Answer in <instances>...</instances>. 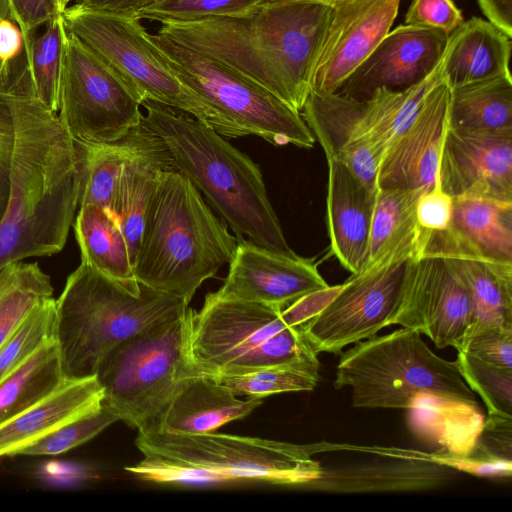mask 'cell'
<instances>
[{"mask_svg": "<svg viewBox=\"0 0 512 512\" xmlns=\"http://www.w3.org/2000/svg\"><path fill=\"white\" fill-rule=\"evenodd\" d=\"M312 261L284 255L249 240L238 241L229 272L215 293L223 298L285 308L300 297L327 287Z\"/></svg>", "mask_w": 512, "mask_h": 512, "instance_id": "19", "label": "cell"}, {"mask_svg": "<svg viewBox=\"0 0 512 512\" xmlns=\"http://www.w3.org/2000/svg\"><path fill=\"white\" fill-rule=\"evenodd\" d=\"M118 420V415L103 402L97 409L28 444L16 455L52 456L67 452L91 440Z\"/></svg>", "mask_w": 512, "mask_h": 512, "instance_id": "41", "label": "cell"}, {"mask_svg": "<svg viewBox=\"0 0 512 512\" xmlns=\"http://www.w3.org/2000/svg\"><path fill=\"white\" fill-rule=\"evenodd\" d=\"M460 374L469 388L480 395L488 414L512 418V368L458 352Z\"/></svg>", "mask_w": 512, "mask_h": 512, "instance_id": "40", "label": "cell"}, {"mask_svg": "<svg viewBox=\"0 0 512 512\" xmlns=\"http://www.w3.org/2000/svg\"><path fill=\"white\" fill-rule=\"evenodd\" d=\"M143 459L125 469L146 481L179 483L265 482L304 487L322 465L312 455L339 450L330 443L294 444L222 433H138Z\"/></svg>", "mask_w": 512, "mask_h": 512, "instance_id": "4", "label": "cell"}, {"mask_svg": "<svg viewBox=\"0 0 512 512\" xmlns=\"http://www.w3.org/2000/svg\"><path fill=\"white\" fill-rule=\"evenodd\" d=\"M300 113L326 159L342 163L369 189L377 191L386 147L375 131L365 101L310 92Z\"/></svg>", "mask_w": 512, "mask_h": 512, "instance_id": "17", "label": "cell"}, {"mask_svg": "<svg viewBox=\"0 0 512 512\" xmlns=\"http://www.w3.org/2000/svg\"><path fill=\"white\" fill-rule=\"evenodd\" d=\"M190 310L120 342L97 368L103 402L138 433L158 430L179 381L199 373L190 356Z\"/></svg>", "mask_w": 512, "mask_h": 512, "instance_id": "9", "label": "cell"}, {"mask_svg": "<svg viewBox=\"0 0 512 512\" xmlns=\"http://www.w3.org/2000/svg\"><path fill=\"white\" fill-rule=\"evenodd\" d=\"M484 416L479 404L472 405L431 395H420L407 409V423L432 453L462 457L473 448Z\"/></svg>", "mask_w": 512, "mask_h": 512, "instance_id": "28", "label": "cell"}, {"mask_svg": "<svg viewBox=\"0 0 512 512\" xmlns=\"http://www.w3.org/2000/svg\"><path fill=\"white\" fill-rule=\"evenodd\" d=\"M417 252L448 261L470 293L473 322L512 324V263L482 257L457 245L444 232L420 231Z\"/></svg>", "mask_w": 512, "mask_h": 512, "instance_id": "23", "label": "cell"}, {"mask_svg": "<svg viewBox=\"0 0 512 512\" xmlns=\"http://www.w3.org/2000/svg\"><path fill=\"white\" fill-rule=\"evenodd\" d=\"M13 14L12 8L8 0H0V20L7 16Z\"/></svg>", "mask_w": 512, "mask_h": 512, "instance_id": "50", "label": "cell"}, {"mask_svg": "<svg viewBox=\"0 0 512 512\" xmlns=\"http://www.w3.org/2000/svg\"><path fill=\"white\" fill-rule=\"evenodd\" d=\"M332 3L261 2L246 12L163 23L159 32L243 75L301 111Z\"/></svg>", "mask_w": 512, "mask_h": 512, "instance_id": "2", "label": "cell"}, {"mask_svg": "<svg viewBox=\"0 0 512 512\" xmlns=\"http://www.w3.org/2000/svg\"><path fill=\"white\" fill-rule=\"evenodd\" d=\"M188 309L181 298L140 282L131 288L81 262L55 299L54 339L66 378L95 376L120 342Z\"/></svg>", "mask_w": 512, "mask_h": 512, "instance_id": "6", "label": "cell"}, {"mask_svg": "<svg viewBox=\"0 0 512 512\" xmlns=\"http://www.w3.org/2000/svg\"><path fill=\"white\" fill-rule=\"evenodd\" d=\"M237 244L193 183L172 169L148 201L134 277L189 304L201 284L231 262Z\"/></svg>", "mask_w": 512, "mask_h": 512, "instance_id": "5", "label": "cell"}, {"mask_svg": "<svg viewBox=\"0 0 512 512\" xmlns=\"http://www.w3.org/2000/svg\"><path fill=\"white\" fill-rule=\"evenodd\" d=\"M377 456L350 464L323 467L318 478L305 485L332 493L413 492L442 487L456 470L434 461L430 453L379 447Z\"/></svg>", "mask_w": 512, "mask_h": 512, "instance_id": "21", "label": "cell"}, {"mask_svg": "<svg viewBox=\"0 0 512 512\" xmlns=\"http://www.w3.org/2000/svg\"><path fill=\"white\" fill-rule=\"evenodd\" d=\"M473 320L470 293L448 261L436 254H414L391 325L416 330L438 348L457 349Z\"/></svg>", "mask_w": 512, "mask_h": 512, "instance_id": "14", "label": "cell"}, {"mask_svg": "<svg viewBox=\"0 0 512 512\" xmlns=\"http://www.w3.org/2000/svg\"><path fill=\"white\" fill-rule=\"evenodd\" d=\"M275 1H290V0H263L262 2H275ZM307 1H320V2H327V3H334L344 0H307Z\"/></svg>", "mask_w": 512, "mask_h": 512, "instance_id": "51", "label": "cell"}, {"mask_svg": "<svg viewBox=\"0 0 512 512\" xmlns=\"http://www.w3.org/2000/svg\"><path fill=\"white\" fill-rule=\"evenodd\" d=\"M448 38L437 29L400 25L389 31L335 93L364 100L380 88L401 91L416 85L440 64Z\"/></svg>", "mask_w": 512, "mask_h": 512, "instance_id": "18", "label": "cell"}, {"mask_svg": "<svg viewBox=\"0 0 512 512\" xmlns=\"http://www.w3.org/2000/svg\"><path fill=\"white\" fill-rule=\"evenodd\" d=\"M416 223L424 232H443L450 228L453 216V198L436 179L433 187L423 191L416 203Z\"/></svg>", "mask_w": 512, "mask_h": 512, "instance_id": "45", "label": "cell"}, {"mask_svg": "<svg viewBox=\"0 0 512 512\" xmlns=\"http://www.w3.org/2000/svg\"><path fill=\"white\" fill-rule=\"evenodd\" d=\"M446 236L482 257L512 263V201L484 197L453 198Z\"/></svg>", "mask_w": 512, "mask_h": 512, "instance_id": "29", "label": "cell"}, {"mask_svg": "<svg viewBox=\"0 0 512 512\" xmlns=\"http://www.w3.org/2000/svg\"><path fill=\"white\" fill-rule=\"evenodd\" d=\"M137 136L138 125L116 142L76 143L81 167L79 206L96 204L113 211L120 177L136 147Z\"/></svg>", "mask_w": 512, "mask_h": 512, "instance_id": "34", "label": "cell"}, {"mask_svg": "<svg viewBox=\"0 0 512 512\" xmlns=\"http://www.w3.org/2000/svg\"><path fill=\"white\" fill-rule=\"evenodd\" d=\"M319 368L316 355L287 364L214 378L237 396L262 399L273 394L312 391L319 382Z\"/></svg>", "mask_w": 512, "mask_h": 512, "instance_id": "37", "label": "cell"}, {"mask_svg": "<svg viewBox=\"0 0 512 512\" xmlns=\"http://www.w3.org/2000/svg\"><path fill=\"white\" fill-rule=\"evenodd\" d=\"M489 22L512 38V0H477Z\"/></svg>", "mask_w": 512, "mask_h": 512, "instance_id": "49", "label": "cell"}, {"mask_svg": "<svg viewBox=\"0 0 512 512\" xmlns=\"http://www.w3.org/2000/svg\"><path fill=\"white\" fill-rule=\"evenodd\" d=\"M66 380L57 343L52 339L0 381V425L54 392Z\"/></svg>", "mask_w": 512, "mask_h": 512, "instance_id": "32", "label": "cell"}, {"mask_svg": "<svg viewBox=\"0 0 512 512\" xmlns=\"http://www.w3.org/2000/svg\"><path fill=\"white\" fill-rule=\"evenodd\" d=\"M437 180L452 198L512 201V128L470 130L448 125Z\"/></svg>", "mask_w": 512, "mask_h": 512, "instance_id": "16", "label": "cell"}, {"mask_svg": "<svg viewBox=\"0 0 512 512\" xmlns=\"http://www.w3.org/2000/svg\"><path fill=\"white\" fill-rule=\"evenodd\" d=\"M151 39L178 80L219 117L228 138L254 135L275 146H314L301 113L262 86L159 31Z\"/></svg>", "mask_w": 512, "mask_h": 512, "instance_id": "10", "label": "cell"}, {"mask_svg": "<svg viewBox=\"0 0 512 512\" xmlns=\"http://www.w3.org/2000/svg\"><path fill=\"white\" fill-rule=\"evenodd\" d=\"M144 121L163 140L178 171L204 195L236 234L284 255L290 248L269 200L259 166L222 135L195 117L144 101Z\"/></svg>", "mask_w": 512, "mask_h": 512, "instance_id": "3", "label": "cell"}, {"mask_svg": "<svg viewBox=\"0 0 512 512\" xmlns=\"http://www.w3.org/2000/svg\"><path fill=\"white\" fill-rule=\"evenodd\" d=\"M401 0L332 3L315 63L311 92L334 94L389 33Z\"/></svg>", "mask_w": 512, "mask_h": 512, "instance_id": "15", "label": "cell"}, {"mask_svg": "<svg viewBox=\"0 0 512 512\" xmlns=\"http://www.w3.org/2000/svg\"><path fill=\"white\" fill-rule=\"evenodd\" d=\"M71 1H77V0H61V3H62V8H66L67 5L71 2Z\"/></svg>", "mask_w": 512, "mask_h": 512, "instance_id": "52", "label": "cell"}, {"mask_svg": "<svg viewBox=\"0 0 512 512\" xmlns=\"http://www.w3.org/2000/svg\"><path fill=\"white\" fill-rule=\"evenodd\" d=\"M511 37L489 21H463L448 38L443 57L444 81L450 87L511 74Z\"/></svg>", "mask_w": 512, "mask_h": 512, "instance_id": "27", "label": "cell"}, {"mask_svg": "<svg viewBox=\"0 0 512 512\" xmlns=\"http://www.w3.org/2000/svg\"><path fill=\"white\" fill-rule=\"evenodd\" d=\"M326 224L333 255L351 274L365 265L377 191L346 166L327 159Z\"/></svg>", "mask_w": 512, "mask_h": 512, "instance_id": "22", "label": "cell"}, {"mask_svg": "<svg viewBox=\"0 0 512 512\" xmlns=\"http://www.w3.org/2000/svg\"><path fill=\"white\" fill-rule=\"evenodd\" d=\"M450 87L442 81L387 148L378 171L379 188L427 190L436 182L449 123Z\"/></svg>", "mask_w": 512, "mask_h": 512, "instance_id": "20", "label": "cell"}, {"mask_svg": "<svg viewBox=\"0 0 512 512\" xmlns=\"http://www.w3.org/2000/svg\"><path fill=\"white\" fill-rule=\"evenodd\" d=\"M9 91L15 142L9 198L0 221V269L63 249L81 184L76 142L58 114L35 96L27 63L14 75Z\"/></svg>", "mask_w": 512, "mask_h": 512, "instance_id": "1", "label": "cell"}, {"mask_svg": "<svg viewBox=\"0 0 512 512\" xmlns=\"http://www.w3.org/2000/svg\"><path fill=\"white\" fill-rule=\"evenodd\" d=\"M15 18L23 31L25 50L32 40V32L60 14L61 0H8Z\"/></svg>", "mask_w": 512, "mask_h": 512, "instance_id": "47", "label": "cell"}, {"mask_svg": "<svg viewBox=\"0 0 512 512\" xmlns=\"http://www.w3.org/2000/svg\"><path fill=\"white\" fill-rule=\"evenodd\" d=\"M423 191L425 190L409 188L377 190L368 255L362 269L398 257L414 255L419 236L416 203Z\"/></svg>", "mask_w": 512, "mask_h": 512, "instance_id": "30", "label": "cell"}, {"mask_svg": "<svg viewBox=\"0 0 512 512\" xmlns=\"http://www.w3.org/2000/svg\"><path fill=\"white\" fill-rule=\"evenodd\" d=\"M74 231L81 262L131 288H139L126 238L110 210L96 204L79 206Z\"/></svg>", "mask_w": 512, "mask_h": 512, "instance_id": "31", "label": "cell"}, {"mask_svg": "<svg viewBox=\"0 0 512 512\" xmlns=\"http://www.w3.org/2000/svg\"><path fill=\"white\" fill-rule=\"evenodd\" d=\"M282 308L208 293L190 310L189 348L195 369L212 377L236 375L316 356Z\"/></svg>", "mask_w": 512, "mask_h": 512, "instance_id": "8", "label": "cell"}, {"mask_svg": "<svg viewBox=\"0 0 512 512\" xmlns=\"http://www.w3.org/2000/svg\"><path fill=\"white\" fill-rule=\"evenodd\" d=\"M52 294L50 277L36 262H11L0 269V346L28 313Z\"/></svg>", "mask_w": 512, "mask_h": 512, "instance_id": "35", "label": "cell"}, {"mask_svg": "<svg viewBox=\"0 0 512 512\" xmlns=\"http://www.w3.org/2000/svg\"><path fill=\"white\" fill-rule=\"evenodd\" d=\"M67 31L62 14L46 23V29L32 38L25 50L33 92L53 112L59 109V89Z\"/></svg>", "mask_w": 512, "mask_h": 512, "instance_id": "38", "label": "cell"}, {"mask_svg": "<svg viewBox=\"0 0 512 512\" xmlns=\"http://www.w3.org/2000/svg\"><path fill=\"white\" fill-rule=\"evenodd\" d=\"M262 400H240L216 378L194 373L182 378L159 422L160 431L182 434L213 432L248 416Z\"/></svg>", "mask_w": 512, "mask_h": 512, "instance_id": "24", "label": "cell"}, {"mask_svg": "<svg viewBox=\"0 0 512 512\" xmlns=\"http://www.w3.org/2000/svg\"><path fill=\"white\" fill-rule=\"evenodd\" d=\"M433 460L457 472L486 478L512 475V418L488 414L471 451L462 457L431 453Z\"/></svg>", "mask_w": 512, "mask_h": 512, "instance_id": "36", "label": "cell"}, {"mask_svg": "<svg viewBox=\"0 0 512 512\" xmlns=\"http://www.w3.org/2000/svg\"><path fill=\"white\" fill-rule=\"evenodd\" d=\"M65 29L88 47L141 100L185 112L227 137L219 117L172 72L141 20L89 10L74 4L61 12Z\"/></svg>", "mask_w": 512, "mask_h": 512, "instance_id": "11", "label": "cell"}, {"mask_svg": "<svg viewBox=\"0 0 512 512\" xmlns=\"http://www.w3.org/2000/svg\"><path fill=\"white\" fill-rule=\"evenodd\" d=\"M448 125L470 130L512 128L511 74L450 88Z\"/></svg>", "mask_w": 512, "mask_h": 512, "instance_id": "33", "label": "cell"}, {"mask_svg": "<svg viewBox=\"0 0 512 512\" xmlns=\"http://www.w3.org/2000/svg\"><path fill=\"white\" fill-rule=\"evenodd\" d=\"M336 368L334 387L351 388L356 408L407 410L420 395L478 404L457 361L435 354L410 328L355 343Z\"/></svg>", "mask_w": 512, "mask_h": 512, "instance_id": "7", "label": "cell"}, {"mask_svg": "<svg viewBox=\"0 0 512 512\" xmlns=\"http://www.w3.org/2000/svg\"><path fill=\"white\" fill-rule=\"evenodd\" d=\"M141 100L100 57L67 32L58 116L79 144L116 142L143 120Z\"/></svg>", "mask_w": 512, "mask_h": 512, "instance_id": "12", "label": "cell"}, {"mask_svg": "<svg viewBox=\"0 0 512 512\" xmlns=\"http://www.w3.org/2000/svg\"><path fill=\"white\" fill-rule=\"evenodd\" d=\"M464 21L453 0H413L405 15V24L437 29L450 35Z\"/></svg>", "mask_w": 512, "mask_h": 512, "instance_id": "44", "label": "cell"}, {"mask_svg": "<svg viewBox=\"0 0 512 512\" xmlns=\"http://www.w3.org/2000/svg\"><path fill=\"white\" fill-rule=\"evenodd\" d=\"M9 85L0 88V221L9 198L11 160L15 142V123Z\"/></svg>", "mask_w": 512, "mask_h": 512, "instance_id": "46", "label": "cell"}, {"mask_svg": "<svg viewBox=\"0 0 512 512\" xmlns=\"http://www.w3.org/2000/svg\"><path fill=\"white\" fill-rule=\"evenodd\" d=\"M55 299L39 302L0 346V381L54 339Z\"/></svg>", "mask_w": 512, "mask_h": 512, "instance_id": "39", "label": "cell"}, {"mask_svg": "<svg viewBox=\"0 0 512 512\" xmlns=\"http://www.w3.org/2000/svg\"><path fill=\"white\" fill-rule=\"evenodd\" d=\"M263 0H160L146 8L138 19L159 23L183 22L205 18L237 15Z\"/></svg>", "mask_w": 512, "mask_h": 512, "instance_id": "42", "label": "cell"}, {"mask_svg": "<svg viewBox=\"0 0 512 512\" xmlns=\"http://www.w3.org/2000/svg\"><path fill=\"white\" fill-rule=\"evenodd\" d=\"M457 351L512 368V324L473 322Z\"/></svg>", "mask_w": 512, "mask_h": 512, "instance_id": "43", "label": "cell"}, {"mask_svg": "<svg viewBox=\"0 0 512 512\" xmlns=\"http://www.w3.org/2000/svg\"><path fill=\"white\" fill-rule=\"evenodd\" d=\"M177 169L163 140L146 124L138 125L136 147L124 165L112 213L119 221L134 265L145 210L161 177Z\"/></svg>", "mask_w": 512, "mask_h": 512, "instance_id": "25", "label": "cell"}, {"mask_svg": "<svg viewBox=\"0 0 512 512\" xmlns=\"http://www.w3.org/2000/svg\"><path fill=\"white\" fill-rule=\"evenodd\" d=\"M103 403L95 376L68 379L54 392L0 425V457L19 450Z\"/></svg>", "mask_w": 512, "mask_h": 512, "instance_id": "26", "label": "cell"}, {"mask_svg": "<svg viewBox=\"0 0 512 512\" xmlns=\"http://www.w3.org/2000/svg\"><path fill=\"white\" fill-rule=\"evenodd\" d=\"M160 0H77L79 6L98 12L138 18L146 8Z\"/></svg>", "mask_w": 512, "mask_h": 512, "instance_id": "48", "label": "cell"}, {"mask_svg": "<svg viewBox=\"0 0 512 512\" xmlns=\"http://www.w3.org/2000/svg\"><path fill=\"white\" fill-rule=\"evenodd\" d=\"M411 256L398 257L351 274L338 294L300 329L314 351L339 353L391 325Z\"/></svg>", "mask_w": 512, "mask_h": 512, "instance_id": "13", "label": "cell"}]
</instances>
